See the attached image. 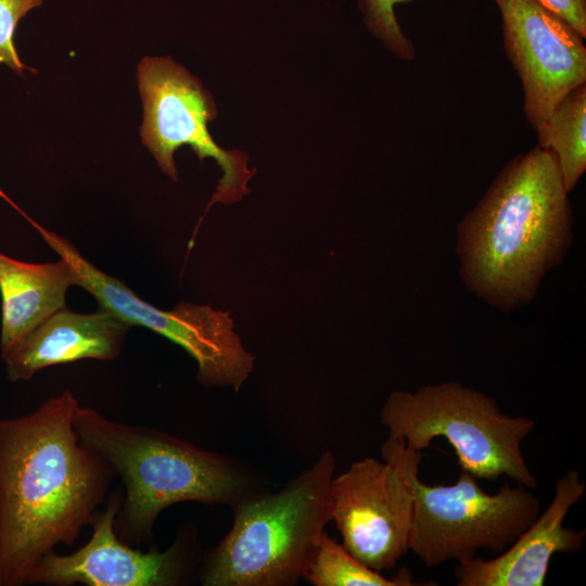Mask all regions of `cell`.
<instances>
[{"instance_id": "18", "label": "cell", "mask_w": 586, "mask_h": 586, "mask_svg": "<svg viewBox=\"0 0 586 586\" xmlns=\"http://www.w3.org/2000/svg\"><path fill=\"white\" fill-rule=\"evenodd\" d=\"M42 4V0H0V63L5 64L16 74L23 75L30 69L20 59L14 43L18 22L33 9Z\"/></svg>"}, {"instance_id": "21", "label": "cell", "mask_w": 586, "mask_h": 586, "mask_svg": "<svg viewBox=\"0 0 586 586\" xmlns=\"http://www.w3.org/2000/svg\"><path fill=\"white\" fill-rule=\"evenodd\" d=\"M0 586H1V582H0Z\"/></svg>"}, {"instance_id": "5", "label": "cell", "mask_w": 586, "mask_h": 586, "mask_svg": "<svg viewBox=\"0 0 586 586\" xmlns=\"http://www.w3.org/2000/svg\"><path fill=\"white\" fill-rule=\"evenodd\" d=\"M390 440L421 451L436 437L454 448L463 472L496 481L506 476L527 488L537 487L522 453L535 429L525 416L501 411L496 399L459 382L423 385L413 392L393 391L380 410Z\"/></svg>"}, {"instance_id": "1", "label": "cell", "mask_w": 586, "mask_h": 586, "mask_svg": "<svg viewBox=\"0 0 586 586\" xmlns=\"http://www.w3.org/2000/svg\"><path fill=\"white\" fill-rule=\"evenodd\" d=\"M71 391L0 419V582L23 586L59 544L90 524L115 476L79 438Z\"/></svg>"}, {"instance_id": "16", "label": "cell", "mask_w": 586, "mask_h": 586, "mask_svg": "<svg viewBox=\"0 0 586 586\" xmlns=\"http://www.w3.org/2000/svg\"><path fill=\"white\" fill-rule=\"evenodd\" d=\"M315 586H412L411 572L400 569L392 577H385L356 559L326 531L317 542L315 555L304 574Z\"/></svg>"}, {"instance_id": "7", "label": "cell", "mask_w": 586, "mask_h": 586, "mask_svg": "<svg viewBox=\"0 0 586 586\" xmlns=\"http://www.w3.org/2000/svg\"><path fill=\"white\" fill-rule=\"evenodd\" d=\"M38 231L47 244L71 264L75 285L88 291L101 309L129 326L144 327L181 346L196 361L201 383L239 391L247 380L254 356L234 332L230 311L184 302L170 310L156 308L125 283L97 268L65 238L42 227H38Z\"/></svg>"}, {"instance_id": "19", "label": "cell", "mask_w": 586, "mask_h": 586, "mask_svg": "<svg viewBox=\"0 0 586 586\" xmlns=\"http://www.w3.org/2000/svg\"><path fill=\"white\" fill-rule=\"evenodd\" d=\"M586 38V0H537Z\"/></svg>"}, {"instance_id": "6", "label": "cell", "mask_w": 586, "mask_h": 586, "mask_svg": "<svg viewBox=\"0 0 586 586\" xmlns=\"http://www.w3.org/2000/svg\"><path fill=\"white\" fill-rule=\"evenodd\" d=\"M412 486L409 551L429 568L471 560L480 550L500 553L540 512L527 487L505 484L487 493L463 471L450 485L423 483L418 473Z\"/></svg>"}, {"instance_id": "17", "label": "cell", "mask_w": 586, "mask_h": 586, "mask_svg": "<svg viewBox=\"0 0 586 586\" xmlns=\"http://www.w3.org/2000/svg\"><path fill=\"white\" fill-rule=\"evenodd\" d=\"M407 1L410 0H359L358 7L368 30L397 58L411 61L416 49L403 33L394 10L396 4Z\"/></svg>"}, {"instance_id": "12", "label": "cell", "mask_w": 586, "mask_h": 586, "mask_svg": "<svg viewBox=\"0 0 586 586\" xmlns=\"http://www.w3.org/2000/svg\"><path fill=\"white\" fill-rule=\"evenodd\" d=\"M586 492L579 473L568 470L556 481L555 495L532 524L499 556L474 557L454 570L458 586H543L551 558L574 553L584 546L586 530L564 526L570 509Z\"/></svg>"}, {"instance_id": "2", "label": "cell", "mask_w": 586, "mask_h": 586, "mask_svg": "<svg viewBox=\"0 0 586 586\" xmlns=\"http://www.w3.org/2000/svg\"><path fill=\"white\" fill-rule=\"evenodd\" d=\"M572 209L553 153L535 145L502 168L458 225L460 276L509 311L530 302L571 243Z\"/></svg>"}, {"instance_id": "20", "label": "cell", "mask_w": 586, "mask_h": 586, "mask_svg": "<svg viewBox=\"0 0 586 586\" xmlns=\"http://www.w3.org/2000/svg\"><path fill=\"white\" fill-rule=\"evenodd\" d=\"M0 195H1V196H4V194H3V192H2L1 190H0Z\"/></svg>"}, {"instance_id": "3", "label": "cell", "mask_w": 586, "mask_h": 586, "mask_svg": "<svg viewBox=\"0 0 586 586\" xmlns=\"http://www.w3.org/2000/svg\"><path fill=\"white\" fill-rule=\"evenodd\" d=\"M74 428L123 483L115 531L126 544L151 542L158 515L170 506L232 507L264 488L239 460L157 429L112 420L91 407L77 406Z\"/></svg>"}, {"instance_id": "10", "label": "cell", "mask_w": 586, "mask_h": 586, "mask_svg": "<svg viewBox=\"0 0 586 586\" xmlns=\"http://www.w3.org/2000/svg\"><path fill=\"white\" fill-rule=\"evenodd\" d=\"M123 495L114 491L106 507L90 522L92 535L69 555L47 553L31 570L27 584L53 586H178L188 582L196 562L198 543L190 531L179 532L163 551L130 547L116 534Z\"/></svg>"}, {"instance_id": "15", "label": "cell", "mask_w": 586, "mask_h": 586, "mask_svg": "<svg viewBox=\"0 0 586 586\" xmlns=\"http://www.w3.org/2000/svg\"><path fill=\"white\" fill-rule=\"evenodd\" d=\"M536 131L537 145L553 153L571 192L586 169V84L571 90Z\"/></svg>"}, {"instance_id": "8", "label": "cell", "mask_w": 586, "mask_h": 586, "mask_svg": "<svg viewBox=\"0 0 586 586\" xmlns=\"http://www.w3.org/2000/svg\"><path fill=\"white\" fill-rule=\"evenodd\" d=\"M381 455L382 461L366 457L353 462L330 485L331 521L342 545L379 572L395 568L409 551L412 480L422 453L387 438Z\"/></svg>"}, {"instance_id": "4", "label": "cell", "mask_w": 586, "mask_h": 586, "mask_svg": "<svg viewBox=\"0 0 586 586\" xmlns=\"http://www.w3.org/2000/svg\"><path fill=\"white\" fill-rule=\"evenodd\" d=\"M336 460L323 451L276 492L262 488L234 504L229 532L205 557L204 586H293L331 521L330 485Z\"/></svg>"}, {"instance_id": "9", "label": "cell", "mask_w": 586, "mask_h": 586, "mask_svg": "<svg viewBox=\"0 0 586 586\" xmlns=\"http://www.w3.org/2000/svg\"><path fill=\"white\" fill-rule=\"evenodd\" d=\"M143 105L140 136L161 169L178 180L174 154L189 145L200 161H216L222 175L207 204H230L250 192L247 182L256 173L249 168V156L239 150L220 148L208 131L217 117L213 95L201 80L170 56H144L137 67Z\"/></svg>"}, {"instance_id": "14", "label": "cell", "mask_w": 586, "mask_h": 586, "mask_svg": "<svg viewBox=\"0 0 586 586\" xmlns=\"http://www.w3.org/2000/svg\"><path fill=\"white\" fill-rule=\"evenodd\" d=\"M72 285L74 269L62 257L54 263L31 264L0 253L1 352L65 308Z\"/></svg>"}, {"instance_id": "13", "label": "cell", "mask_w": 586, "mask_h": 586, "mask_svg": "<svg viewBox=\"0 0 586 586\" xmlns=\"http://www.w3.org/2000/svg\"><path fill=\"white\" fill-rule=\"evenodd\" d=\"M129 324L110 311L54 313L24 337L1 352L8 378L29 380L38 371L80 359L109 360L118 356Z\"/></svg>"}, {"instance_id": "11", "label": "cell", "mask_w": 586, "mask_h": 586, "mask_svg": "<svg viewBox=\"0 0 586 586\" xmlns=\"http://www.w3.org/2000/svg\"><path fill=\"white\" fill-rule=\"evenodd\" d=\"M495 2L504 49L523 87V110L537 130L571 90L586 84L584 39L537 0Z\"/></svg>"}]
</instances>
